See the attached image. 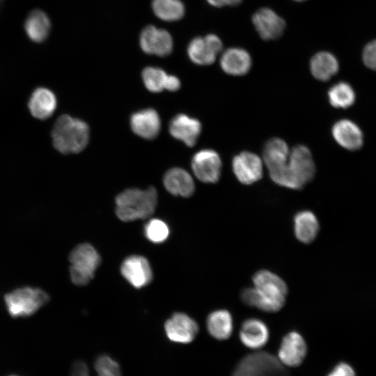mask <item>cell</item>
<instances>
[{"mask_svg":"<svg viewBox=\"0 0 376 376\" xmlns=\"http://www.w3.org/2000/svg\"><path fill=\"white\" fill-rule=\"evenodd\" d=\"M253 287L244 289L241 300L247 306L274 313L285 303L288 286L277 274L267 269L256 272L252 278Z\"/></svg>","mask_w":376,"mask_h":376,"instance_id":"cell-1","label":"cell"},{"mask_svg":"<svg viewBox=\"0 0 376 376\" xmlns=\"http://www.w3.org/2000/svg\"><path fill=\"white\" fill-rule=\"evenodd\" d=\"M88 125L83 120L65 114L55 122L52 138L54 147L61 153H78L88 145Z\"/></svg>","mask_w":376,"mask_h":376,"instance_id":"cell-2","label":"cell"},{"mask_svg":"<svg viewBox=\"0 0 376 376\" xmlns=\"http://www.w3.org/2000/svg\"><path fill=\"white\" fill-rule=\"evenodd\" d=\"M157 201V193L153 187L127 189L116 198V213L123 221L146 219L155 212Z\"/></svg>","mask_w":376,"mask_h":376,"instance_id":"cell-3","label":"cell"},{"mask_svg":"<svg viewBox=\"0 0 376 376\" xmlns=\"http://www.w3.org/2000/svg\"><path fill=\"white\" fill-rule=\"evenodd\" d=\"M232 376H289V373L278 358L266 352H256L244 357Z\"/></svg>","mask_w":376,"mask_h":376,"instance_id":"cell-4","label":"cell"},{"mask_svg":"<svg viewBox=\"0 0 376 376\" xmlns=\"http://www.w3.org/2000/svg\"><path fill=\"white\" fill-rule=\"evenodd\" d=\"M70 274L72 281L84 285L93 278L101 259L95 248L89 244L77 246L69 256Z\"/></svg>","mask_w":376,"mask_h":376,"instance_id":"cell-5","label":"cell"},{"mask_svg":"<svg viewBox=\"0 0 376 376\" xmlns=\"http://www.w3.org/2000/svg\"><path fill=\"white\" fill-rule=\"evenodd\" d=\"M48 295L41 289L24 287L6 295L5 302L12 317H26L36 313L48 302Z\"/></svg>","mask_w":376,"mask_h":376,"instance_id":"cell-6","label":"cell"},{"mask_svg":"<svg viewBox=\"0 0 376 376\" xmlns=\"http://www.w3.org/2000/svg\"><path fill=\"white\" fill-rule=\"evenodd\" d=\"M222 48L223 43L221 39L215 34H208L191 40L187 47V54L193 63L207 65L216 61Z\"/></svg>","mask_w":376,"mask_h":376,"instance_id":"cell-7","label":"cell"},{"mask_svg":"<svg viewBox=\"0 0 376 376\" xmlns=\"http://www.w3.org/2000/svg\"><path fill=\"white\" fill-rule=\"evenodd\" d=\"M191 169L196 177L205 183H215L221 175V160L219 154L211 149L197 152L191 159Z\"/></svg>","mask_w":376,"mask_h":376,"instance_id":"cell-8","label":"cell"},{"mask_svg":"<svg viewBox=\"0 0 376 376\" xmlns=\"http://www.w3.org/2000/svg\"><path fill=\"white\" fill-rule=\"evenodd\" d=\"M139 45L145 53L163 57L172 52L173 42L167 31L149 25L142 30Z\"/></svg>","mask_w":376,"mask_h":376,"instance_id":"cell-9","label":"cell"},{"mask_svg":"<svg viewBox=\"0 0 376 376\" xmlns=\"http://www.w3.org/2000/svg\"><path fill=\"white\" fill-rule=\"evenodd\" d=\"M232 168L237 179L244 185H251L260 180L263 175V161L251 152H242L235 156Z\"/></svg>","mask_w":376,"mask_h":376,"instance_id":"cell-10","label":"cell"},{"mask_svg":"<svg viewBox=\"0 0 376 376\" xmlns=\"http://www.w3.org/2000/svg\"><path fill=\"white\" fill-rule=\"evenodd\" d=\"M252 22L260 38L265 40L279 38L285 27L284 19L269 8L258 10L252 16Z\"/></svg>","mask_w":376,"mask_h":376,"instance_id":"cell-11","label":"cell"},{"mask_svg":"<svg viewBox=\"0 0 376 376\" xmlns=\"http://www.w3.org/2000/svg\"><path fill=\"white\" fill-rule=\"evenodd\" d=\"M307 352L306 343L296 331L287 334L280 345L278 359L285 367H296L304 361Z\"/></svg>","mask_w":376,"mask_h":376,"instance_id":"cell-12","label":"cell"},{"mask_svg":"<svg viewBox=\"0 0 376 376\" xmlns=\"http://www.w3.org/2000/svg\"><path fill=\"white\" fill-rule=\"evenodd\" d=\"M164 329L169 339L178 343H191L198 331L197 323L182 313L173 314L166 322Z\"/></svg>","mask_w":376,"mask_h":376,"instance_id":"cell-13","label":"cell"},{"mask_svg":"<svg viewBox=\"0 0 376 376\" xmlns=\"http://www.w3.org/2000/svg\"><path fill=\"white\" fill-rule=\"evenodd\" d=\"M120 272L123 277L136 288L146 286L152 279L148 261L141 256L127 257L122 263Z\"/></svg>","mask_w":376,"mask_h":376,"instance_id":"cell-14","label":"cell"},{"mask_svg":"<svg viewBox=\"0 0 376 376\" xmlns=\"http://www.w3.org/2000/svg\"><path fill=\"white\" fill-rule=\"evenodd\" d=\"M169 130L173 138L181 141L189 147H192L201 134V124L196 118L180 113L171 119Z\"/></svg>","mask_w":376,"mask_h":376,"instance_id":"cell-15","label":"cell"},{"mask_svg":"<svg viewBox=\"0 0 376 376\" xmlns=\"http://www.w3.org/2000/svg\"><path fill=\"white\" fill-rule=\"evenodd\" d=\"M130 124L134 134L148 140L156 138L161 130L159 116L157 111L151 108L134 113Z\"/></svg>","mask_w":376,"mask_h":376,"instance_id":"cell-16","label":"cell"},{"mask_svg":"<svg viewBox=\"0 0 376 376\" xmlns=\"http://www.w3.org/2000/svg\"><path fill=\"white\" fill-rule=\"evenodd\" d=\"M288 164L304 185L313 178L315 166L311 152L306 146L299 145L294 147L290 151Z\"/></svg>","mask_w":376,"mask_h":376,"instance_id":"cell-17","label":"cell"},{"mask_svg":"<svg viewBox=\"0 0 376 376\" xmlns=\"http://www.w3.org/2000/svg\"><path fill=\"white\" fill-rule=\"evenodd\" d=\"M220 66L224 72L230 75H244L251 67V58L246 50L240 47H231L221 54Z\"/></svg>","mask_w":376,"mask_h":376,"instance_id":"cell-18","label":"cell"},{"mask_svg":"<svg viewBox=\"0 0 376 376\" xmlns=\"http://www.w3.org/2000/svg\"><path fill=\"white\" fill-rule=\"evenodd\" d=\"M141 76L146 88L152 93H159L163 90L176 91L181 84L177 77L168 75L157 67L145 68Z\"/></svg>","mask_w":376,"mask_h":376,"instance_id":"cell-19","label":"cell"},{"mask_svg":"<svg viewBox=\"0 0 376 376\" xmlns=\"http://www.w3.org/2000/svg\"><path fill=\"white\" fill-rule=\"evenodd\" d=\"M163 183L166 189L174 196H191L195 190V185L191 175L179 167L169 169L164 175Z\"/></svg>","mask_w":376,"mask_h":376,"instance_id":"cell-20","label":"cell"},{"mask_svg":"<svg viewBox=\"0 0 376 376\" xmlns=\"http://www.w3.org/2000/svg\"><path fill=\"white\" fill-rule=\"evenodd\" d=\"M240 338L246 347L253 350L259 349L268 341V327L259 319H247L242 324Z\"/></svg>","mask_w":376,"mask_h":376,"instance_id":"cell-21","label":"cell"},{"mask_svg":"<svg viewBox=\"0 0 376 376\" xmlns=\"http://www.w3.org/2000/svg\"><path fill=\"white\" fill-rule=\"evenodd\" d=\"M332 135L340 146L350 150H357L363 144L361 130L350 120L336 122L332 127Z\"/></svg>","mask_w":376,"mask_h":376,"instance_id":"cell-22","label":"cell"},{"mask_svg":"<svg viewBox=\"0 0 376 376\" xmlns=\"http://www.w3.org/2000/svg\"><path fill=\"white\" fill-rule=\"evenodd\" d=\"M57 104L54 93L46 88H38L31 94L28 107L36 118L45 120L54 112Z\"/></svg>","mask_w":376,"mask_h":376,"instance_id":"cell-23","label":"cell"},{"mask_svg":"<svg viewBox=\"0 0 376 376\" xmlns=\"http://www.w3.org/2000/svg\"><path fill=\"white\" fill-rule=\"evenodd\" d=\"M293 223L295 235L299 242L309 244L317 237L320 226L313 212L303 210L297 212L294 217Z\"/></svg>","mask_w":376,"mask_h":376,"instance_id":"cell-24","label":"cell"},{"mask_svg":"<svg viewBox=\"0 0 376 376\" xmlns=\"http://www.w3.org/2000/svg\"><path fill=\"white\" fill-rule=\"evenodd\" d=\"M209 334L217 340H226L233 333V321L230 313L225 309L212 312L207 318Z\"/></svg>","mask_w":376,"mask_h":376,"instance_id":"cell-25","label":"cell"},{"mask_svg":"<svg viewBox=\"0 0 376 376\" xmlns=\"http://www.w3.org/2000/svg\"><path fill=\"white\" fill-rule=\"evenodd\" d=\"M51 23L46 13L39 9L32 10L27 16L24 29L32 41L41 42L49 33Z\"/></svg>","mask_w":376,"mask_h":376,"instance_id":"cell-26","label":"cell"},{"mask_svg":"<svg viewBox=\"0 0 376 376\" xmlns=\"http://www.w3.org/2000/svg\"><path fill=\"white\" fill-rule=\"evenodd\" d=\"M310 69L315 79L327 81L338 72L339 64L335 56L330 52H320L311 58Z\"/></svg>","mask_w":376,"mask_h":376,"instance_id":"cell-27","label":"cell"},{"mask_svg":"<svg viewBox=\"0 0 376 376\" xmlns=\"http://www.w3.org/2000/svg\"><path fill=\"white\" fill-rule=\"evenodd\" d=\"M290 150L287 143L281 139L269 140L264 146L263 161L268 169L279 167L288 161Z\"/></svg>","mask_w":376,"mask_h":376,"instance_id":"cell-28","label":"cell"},{"mask_svg":"<svg viewBox=\"0 0 376 376\" xmlns=\"http://www.w3.org/2000/svg\"><path fill=\"white\" fill-rule=\"evenodd\" d=\"M152 9L156 17L166 22L177 21L185 14L181 0H152Z\"/></svg>","mask_w":376,"mask_h":376,"instance_id":"cell-29","label":"cell"},{"mask_svg":"<svg viewBox=\"0 0 376 376\" xmlns=\"http://www.w3.org/2000/svg\"><path fill=\"white\" fill-rule=\"evenodd\" d=\"M330 104L336 108H347L355 100V93L350 84L338 82L330 88L328 92Z\"/></svg>","mask_w":376,"mask_h":376,"instance_id":"cell-30","label":"cell"},{"mask_svg":"<svg viewBox=\"0 0 376 376\" xmlns=\"http://www.w3.org/2000/svg\"><path fill=\"white\" fill-rule=\"evenodd\" d=\"M269 171L271 179L279 185L292 189H301L304 186L292 172L288 162Z\"/></svg>","mask_w":376,"mask_h":376,"instance_id":"cell-31","label":"cell"},{"mask_svg":"<svg viewBox=\"0 0 376 376\" xmlns=\"http://www.w3.org/2000/svg\"><path fill=\"white\" fill-rule=\"evenodd\" d=\"M169 234L168 226L162 220L152 219L145 226V235L154 243L165 241Z\"/></svg>","mask_w":376,"mask_h":376,"instance_id":"cell-32","label":"cell"},{"mask_svg":"<svg viewBox=\"0 0 376 376\" xmlns=\"http://www.w3.org/2000/svg\"><path fill=\"white\" fill-rule=\"evenodd\" d=\"M97 376H121L118 363L107 355L100 356L95 362Z\"/></svg>","mask_w":376,"mask_h":376,"instance_id":"cell-33","label":"cell"},{"mask_svg":"<svg viewBox=\"0 0 376 376\" xmlns=\"http://www.w3.org/2000/svg\"><path fill=\"white\" fill-rule=\"evenodd\" d=\"M363 61L367 68L376 70V40L370 42L364 47Z\"/></svg>","mask_w":376,"mask_h":376,"instance_id":"cell-34","label":"cell"},{"mask_svg":"<svg viewBox=\"0 0 376 376\" xmlns=\"http://www.w3.org/2000/svg\"><path fill=\"white\" fill-rule=\"evenodd\" d=\"M328 376H355V373L350 366L341 363L338 364Z\"/></svg>","mask_w":376,"mask_h":376,"instance_id":"cell-35","label":"cell"},{"mask_svg":"<svg viewBox=\"0 0 376 376\" xmlns=\"http://www.w3.org/2000/svg\"><path fill=\"white\" fill-rule=\"evenodd\" d=\"M71 376H90L86 364L83 361L75 362L72 368Z\"/></svg>","mask_w":376,"mask_h":376,"instance_id":"cell-36","label":"cell"},{"mask_svg":"<svg viewBox=\"0 0 376 376\" xmlns=\"http://www.w3.org/2000/svg\"><path fill=\"white\" fill-rule=\"evenodd\" d=\"M207 3L214 7L235 6L239 5L242 0H207Z\"/></svg>","mask_w":376,"mask_h":376,"instance_id":"cell-37","label":"cell"},{"mask_svg":"<svg viewBox=\"0 0 376 376\" xmlns=\"http://www.w3.org/2000/svg\"><path fill=\"white\" fill-rule=\"evenodd\" d=\"M4 1L5 0H0V8L3 5V3L4 2Z\"/></svg>","mask_w":376,"mask_h":376,"instance_id":"cell-38","label":"cell"},{"mask_svg":"<svg viewBox=\"0 0 376 376\" xmlns=\"http://www.w3.org/2000/svg\"><path fill=\"white\" fill-rule=\"evenodd\" d=\"M295 1H299V2H301V1H306V0H294Z\"/></svg>","mask_w":376,"mask_h":376,"instance_id":"cell-39","label":"cell"},{"mask_svg":"<svg viewBox=\"0 0 376 376\" xmlns=\"http://www.w3.org/2000/svg\"><path fill=\"white\" fill-rule=\"evenodd\" d=\"M11 376H16V375H11Z\"/></svg>","mask_w":376,"mask_h":376,"instance_id":"cell-40","label":"cell"}]
</instances>
